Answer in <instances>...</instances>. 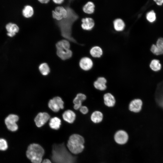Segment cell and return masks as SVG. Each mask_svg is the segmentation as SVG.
Wrapping results in <instances>:
<instances>
[{
	"label": "cell",
	"instance_id": "6da1fadb",
	"mask_svg": "<svg viewBox=\"0 0 163 163\" xmlns=\"http://www.w3.org/2000/svg\"><path fill=\"white\" fill-rule=\"evenodd\" d=\"M65 8L68 13L67 16L60 21H56V24L59 27L62 37L72 42L77 43L72 35V27L74 23L79 18L78 14L71 8L69 4Z\"/></svg>",
	"mask_w": 163,
	"mask_h": 163
},
{
	"label": "cell",
	"instance_id": "7a4b0ae2",
	"mask_svg": "<svg viewBox=\"0 0 163 163\" xmlns=\"http://www.w3.org/2000/svg\"><path fill=\"white\" fill-rule=\"evenodd\" d=\"M44 153V150L40 145L32 143L28 146L26 155L32 163H41Z\"/></svg>",
	"mask_w": 163,
	"mask_h": 163
},
{
	"label": "cell",
	"instance_id": "3957f363",
	"mask_svg": "<svg viewBox=\"0 0 163 163\" xmlns=\"http://www.w3.org/2000/svg\"><path fill=\"white\" fill-rule=\"evenodd\" d=\"M84 139L82 136L77 134L71 136L67 144L69 150L74 154H78L82 152L84 146Z\"/></svg>",
	"mask_w": 163,
	"mask_h": 163
},
{
	"label": "cell",
	"instance_id": "277c9868",
	"mask_svg": "<svg viewBox=\"0 0 163 163\" xmlns=\"http://www.w3.org/2000/svg\"><path fill=\"white\" fill-rule=\"evenodd\" d=\"M63 145L54 147L53 152V158L56 163H72V157Z\"/></svg>",
	"mask_w": 163,
	"mask_h": 163
},
{
	"label": "cell",
	"instance_id": "5b68a950",
	"mask_svg": "<svg viewBox=\"0 0 163 163\" xmlns=\"http://www.w3.org/2000/svg\"><path fill=\"white\" fill-rule=\"evenodd\" d=\"M70 46L69 41L66 39L58 41L56 44L57 56L63 60L71 58L72 55V52L70 49Z\"/></svg>",
	"mask_w": 163,
	"mask_h": 163
},
{
	"label": "cell",
	"instance_id": "8992f818",
	"mask_svg": "<svg viewBox=\"0 0 163 163\" xmlns=\"http://www.w3.org/2000/svg\"><path fill=\"white\" fill-rule=\"evenodd\" d=\"M18 120V117L14 114H10L5 118V123L8 130L12 132L18 130V126L16 122Z\"/></svg>",
	"mask_w": 163,
	"mask_h": 163
},
{
	"label": "cell",
	"instance_id": "52a82bcc",
	"mask_svg": "<svg viewBox=\"0 0 163 163\" xmlns=\"http://www.w3.org/2000/svg\"><path fill=\"white\" fill-rule=\"evenodd\" d=\"M48 105L49 107L52 110L57 112L60 109L63 108L64 102L61 97H56L50 100Z\"/></svg>",
	"mask_w": 163,
	"mask_h": 163
},
{
	"label": "cell",
	"instance_id": "ba28073f",
	"mask_svg": "<svg viewBox=\"0 0 163 163\" xmlns=\"http://www.w3.org/2000/svg\"><path fill=\"white\" fill-rule=\"evenodd\" d=\"M67 11L66 8L62 6L56 7L54 10L52 11L53 18L56 21H60L67 16Z\"/></svg>",
	"mask_w": 163,
	"mask_h": 163
},
{
	"label": "cell",
	"instance_id": "9c48e42d",
	"mask_svg": "<svg viewBox=\"0 0 163 163\" xmlns=\"http://www.w3.org/2000/svg\"><path fill=\"white\" fill-rule=\"evenodd\" d=\"M50 118V115L46 113H39L34 119L36 125L39 127L42 126Z\"/></svg>",
	"mask_w": 163,
	"mask_h": 163
},
{
	"label": "cell",
	"instance_id": "30bf717a",
	"mask_svg": "<svg viewBox=\"0 0 163 163\" xmlns=\"http://www.w3.org/2000/svg\"><path fill=\"white\" fill-rule=\"evenodd\" d=\"M128 139V136L127 133L123 130L118 131L114 136L116 142L120 144H123L126 143Z\"/></svg>",
	"mask_w": 163,
	"mask_h": 163
},
{
	"label": "cell",
	"instance_id": "8fae6325",
	"mask_svg": "<svg viewBox=\"0 0 163 163\" xmlns=\"http://www.w3.org/2000/svg\"><path fill=\"white\" fill-rule=\"evenodd\" d=\"M93 65L92 60L87 57L82 58L79 62V65L81 68L86 71L90 70L93 67Z\"/></svg>",
	"mask_w": 163,
	"mask_h": 163
},
{
	"label": "cell",
	"instance_id": "7c38bea8",
	"mask_svg": "<svg viewBox=\"0 0 163 163\" xmlns=\"http://www.w3.org/2000/svg\"><path fill=\"white\" fill-rule=\"evenodd\" d=\"M142 101L140 99H135L130 103L129 108L131 111L135 113L139 112L141 110L142 105Z\"/></svg>",
	"mask_w": 163,
	"mask_h": 163
},
{
	"label": "cell",
	"instance_id": "4fadbf2b",
	"mask_svg": "<svg viewBox=\"0 0 163 163\" xmlns=\"http://www.w3.org/2000/svg\"><path fill=\"white\" fill-rule=\"evenodd\" d=\"M81 27L82 29L86 30H90L94 27L95 23L93 19L87 17L82 20Z\"/></svg>",
	"mask_w": 163,
	"mask_h": 163
},
{
	"label": "cell",
	"instance_id": "5bb4252c",
	"mask_svg": "<svg viewBox=\"0 0 163 163\" xmlns=\"http://www.w3.org/2000/svg\"><path fill=\"white\" fill-rule=\"evenodd\" d=\"M107 80L105 78L100 77H98L97 80L94 82L93 85L96 89L103 91L106 90L107 88Z\"/></svg>",
	"mask_w": 163,
	"mask_h": 163
},
{
	"label": "cell",
	"instance_id": "9a60e30c",
	"mask_svg": "<svg viewBox=\"0 0 163 163\" xmlns=\"http://www.w3.org/2000/svg\"><path fill=\"white\" fill-rule=\"evenodd\" d=\"M86 98V96L85 94L81 93L78 94L73 101L74 109L75 110L79 109L82 106V102Z\"/></svg>",
	"mask_w": 163,
	"mask_h": 163
},
{
	"label": "cell",
	"instance_id": "2e32d148",
	"mask_svg": "<svg viewBox=\"0 0 163 163\" xmlns=\"http://www.w3.org/2000/svg\"><path fill=\"white\" fill-rule=\"evenodd\" d=\"M104 103L105 105L109 107H113L116 103V100L113 95L110 93L104 94L103 96Z\"/></svg>",
	"mask_w": 163,
	"mask_h": 163
},
{
	"label": "cell",
	"instance_id": "e0dca14e",
	"mask_svg": "<svg viewBox=\"0 0 163 163\" xmlns=\"http://www.w3.org/2000/svg\"><path fill=\"white\" fill-rule=\"evenodd\" d=\"M63 119L69 123H72L75 121L76 118L75 113L71 110L66 111L62 114Z\"/></svg>",
	"mask_w": 163,
	"mask_h": 163
},
{
	"label": "cell",
	"instance_id": "ac0fdd59",
	"mask_svg": "<svg viewBox=\"0 0 163 163\" xmlns=\"http://www.w3.org/2000/svg\"><path fill=\"white\" fill-rule=\"evenodd\" d=\"M6 28L8 32V35L11 37L14 36L19 30V28L17 25L11 23L8 24Z\"/></svg>",
	"mask_w": 163,
	"mask_h": 163
},
{
	"label": "cell",
	"instance_id": "d6986e66",
	"mask_svg": "<svg viewBox=\"0 0 163 163\" xmlns=\"http://www.w3.org/2000/svg\"><path fill=\"white\" fill-rule=\"evenodd\" d=\"M102 113L99 111H95L91 115V119L94 123H98L101 122L103 119Z\"/></svg>",
	"mask_w": 163,
	"mask_h": 163
},
{
	"label": "cell",
	"instance_id": "ffe728a7",
	"mask_svg": "<svg viewBox=\"0 0 163 163\" xmlns=\"http://www.w3.org/2000/svg\"><path fill=\"white\" fill-rule=\"evenodd\" d=\"M114 29L117 31H121L124 29L125 24L123 20L120 18H117L113 22Z\"/></svg>",
	"mask_w": 163,
	"mask_h": 163
},
{
	"label": "cell",
	"instance_id": "44dd1931",
	"mask_svg": "<svg viewBox=\"0 0 163 163\" xmlns=\"http://www.w3.org/2000/svg\"><path fill=\"white\" fill-rule=\"evenodd\" d=\"M91 55L94 58L100 57L103 54V50L99 46H95L92 47L90 50Z\"/></svg>",
	"mask_w": 163,
	"mask_h": 163
},
{
	"label": "cell",
	"instance_id": "7402d4cb",
	"mask_svg": "<svg viewBox=\"0 0 163 163\" xmlns=\"http://www.w3.org/2000/svg\"><path fill=\"white\" fill-rule=\"evenodd\" d=\"M95 5L91 2H88L83 7V10L85 13L91 14L93 13L95 10Z\"/></svg>",
	"mask_w": 163,
	"mask_h": 163
},
{
	"label": "cell",
	"instance_id": "603a6c76",
	"mask_svg": "<svg viewBox=\"0 0 163 163\" xmlns=\"http://www.w3.org/2000/svg\"><path fill=\"white\" fill-rule=\"evenodd\" d=\"M61 125V120L57 117H55L52 118L50 120L49 125L52 129L57 130Z\"/></svg>",
	"mask_w": 163,
	"mask_h": 163
},
{
	"label": "cell",
	"instance_id": "cb8c5ba5",
	"mask_svg": "<svg viewBox=\"0 0 163 163\" xmlns=\"http://www.w3.org/2000/svg\"><path fill=\"white\" fill-rule=\"evenodd\" d=\"M34 14L33 8L29 5L25 6L22 10V14L26 18H28L33 16Z\"/></svg>",
	"mask_w": 163,
	"mask_h": 163
},
{
	"label": "cell",
	"instance_id": "d4e9b609",
	"mask_svg": "<svg viewBox=\"0 0 163 163\" xmlns=\"http://www.w3.org/2000/svg\"><path fill=\"white\" fill-rule=\"evenodd\" d=\"M39 70L41 73L44 75H47L50 72V68L46 63L40 64L39 67Z\"/></svg>",
	"mask_w": 163,
	"mask_h": 163
},
{
	"label": "cell",
	"instance_id": "484cf974",
	"mask_svg": "<svg viewBox=\"0 0 163 163\" xmlns=\"http://www.w3.org/2000/svg\"><path fill=\"white\" fill-rule=\"evenodd\" d=\"M150 67L153 71H157L161 69V65L159 60L155 59L152 61L150 64Z\"/></svg>",
	"mask_w": 163,
	"mask_h": 163
},
{
	"label": "cell",
	"instance_id": "4316f807",
	"mask_svg": "<svg viewBox=\"0 0 163 163\" xmlns=\"http://www.w3.org/2000/svg\"><path fill=\"white\" fill-rule=\"evenodd\" d=\"M8 148V144L7 140L4 138H0V151H6Z\"/></svg>",
	"mask_w": 163,
	"mask_h": 163
},
{
	"label": "cell",
	"instance_id": "83f0119b",
	"mask_svg": "<svg viewBox=\"0 0 163 163\" xmlns=\"http://www.w3.org/2000/svg\"><path fill=\"white\" fill-rule=\"evenodd\" d=\"M146 18L147 20L150 22L154 21L156 18V14L153 10L148 12L146 14Z\"/></svg>",
	"mask_w": 163,
	"mask_h": 163
},
{
	"label": "cell",
	"instance_id": "f1b7e54d",
	"mask_svg": "<svg viewBox=\"0 0 163 163\" xmlns=\"http://www.w3.org/2000/svg\"><path fill=\"white\" fill-rule=\"evenodd\" d=\"M156 45L159 51L160 55L163 54V38H159Z\"/></svg>",
	"mask_w": 163,
	"mask_h": 163
},
{
	"label": "cell",
	"instance_id": "f546056e",
	"mask_svg": "<svg viewBox=\"0 0 163 163\" xmlns=\"http://www.w3.org/2000/svg\"><path fill=\"white\" fill-rule=\"evenodd\" d=\"M151 51L154 54L158 55H160L159 51L156 45L153 44L151 48Z\"/></svg>",
	"mask_w": 163,
	"mask_h": 163
},
{
	"label": "cell",
	"instance_id": "4dcf8cb0",
	"mask_svg": "<svg viewBox=\"0 0 163 163\" xmlns=\"http://www.w3.org/2000/svg\"><path fill=\"white\" fill-rule=\"evenodd\" d=\"M79 110L80 112L84 114H86L88 112V108L85 106H82Z\"/></svg>",
	"mask_w": 163,
	"mask_h": 163
},
{
	"label": "cell",
	"instance_id": "1f68e13d",
	"mask_svg": "<svg viewBox=\"0 0 163 163\" xmlns=\"http://www.w3.org/2000/svg\"><path fill=\"white\" fill-rule=\"evenodd\" d=\"M154 1L158 5H161L163 4V0H154Z\"/></svg>",
	"mask_w": 163,
	"mask_h": 163
},
{
	"label": "cell",
	"instance_id": "d6a6232c",
	"mask_svg": "<svg viewBox=\"0 0 163 163\" xmlns=\"http://www.w3.org/2000/svg\"><path fill=\"white\" fill-rule=\"evenodd\" d=\"M53 2L56 4H61L62 3L64 2L63 0H53Z\"/></svg>",
	"mask_w": 163,
	"mask_h": 163
},
{
	"label": "cell",
	"instance_id": "836d02e7",
	"mask_svg": "<svg viewBox=\"0 0 163 163\" xmlns=\"http://www.w3.org/2000/svg\"><path fill=\"white\" fill-rule=\"evenodd\" d=\"M38 1L42 4H47L50 2L49 0H39Z\"/></svg>",
	"mask_w": 163,
	"mask_h": 163
},
{
	"label": "cell",
	"instance_id": "e575fe53",
	"mask_svg": "<svg viewBox=\"0 0 163 163\" xmlns=\"http://www.w3.org/2000/svg\"><path fill=\"white\" fill-rule=\"evenodd\" d=\"M41 163H52L48 159H45Z\"/></svg>",
	"mask_w": 163,
	"mask_h": 163
}]
</instances>
